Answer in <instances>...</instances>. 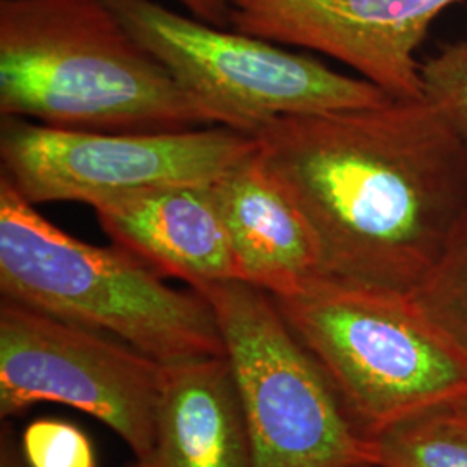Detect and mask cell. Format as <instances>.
Segmentation results:
<instances>
[{"mask_svg": "<svg viewBox=\"0 0 467 467\" xmlns=\"http://www.w3.org/2000/svg\"><path fill=\"white\" fill-rule=\"evenodd\" d=\"M210 301L250 436L253 467H374L326 374L272 295L231 279L196 289Z\"/></svg>", "mask_w": 467, "mask_h": 467, "instance_id": "cell-5", "label": "cell"}, {"mask_svg": "<svg viewBox=\"0 0 467 467\" xmlns=\"http://www.w3.org/2000/svg\"><path fill=\"white\" fill-rule=\"evenodd\" d=\"M19 443L28 467H98L92 440L65 419H35Z\"/></svg>", "mask_w": 467, "mask_h": 467, "instance_id": "cell-16", "label": "cell"}, {"mask_svg": "<svg viewBox=\"0 0 467 467\" xmlns=\"http://www.w3.org/2000/svg\"><path fill=\"white\" fill-rule=\"evenodd\" d=\"M212 187L239 281L281 296L322 275L316 235L260 150Z\"/></svg>", "mask_w": 467, "mask_h": 467, "instance_id": "cell-11", "label": "cell"}, {"mask_svg": "<svg viewBox=\"0 0 467 467\" xmlns=\"http://www.w3.org/2000/svg\"><path fill=\"white\" fill-rule=\"evenodd\" d=\"M409 298L467 360V213L453 229L433 270Z\"/></svg>", "mask_w": 467, "mask_h": 467, "instance_id": "cell-14", "label": "cell"}, {"mask_svg": "<svg viewBox=\"0 0 467 467\" xmlns=\"http://www.w3.org/2000/svg\"><path fill=\"white\" fill-rule=\"evenodd\" d=\"M374 467H467V424L441 409L370 440Z\"/></svg>", "mask_w": 467, "mask_h": 467, "instance_id": "cell-13", "label": "cell"}, {"mask_svg": "<svg viewBox=\"0 0 467 467\" xmlns=\"http://www.w3.org/2000/svg\"><path fill=\"white\" fill-rule=\"evenodd\" d=\"M167 378V364L117 337L0 301L2 419L38 403L67 405L106 424L144 459Z\"/></svg>", "mask_w": 467, "mask_h": 467, "instance_id": "cell-8", "label": "cell"}, {"mask_svg": "<svg viewBox=\"0 0 467 467\" xmlns=\"http://www.w3.org/2000/svg\"><path fill=\"white\" fill-rule=\"evenodd\" d=\"M420 92L467 146V36L420 65Z\"/></svg>", "mask_w": 467, "mask_h": 467, "instance_id": "cell-15", "label": "cell"}, {"mask_svg": "<svg viewBox=\"0 0 467 467\" xmlns=\"http://www.w3.org/2000/svg\"><path fill=\"white\" fill-rule=\"evenodd\" d=\"M215 125L256 137L285 117L381 106L388 92L312 56L184 16L156 0H104Z\"/></svg>", "mask_w": 467, "mask_h": 467, "instance_id": "cell-6", "label": "cell"}, {"mask_svg": "<svg viewBox=\"0 0 467 467\" xmlns=\"http://www.w3.org/2000/svg\"><path fill=\"white\" fill-rule=\"evenodd\" d=\"M184 9L191 13V16L198 17L204 23H210L218 28L231 26V11L225 0H175Z\"/></svg>", "mask_w": 467, "mask_h": 467, "instance_id": "cell-17", "label": "cell"}, {"mask_svg": "<svg viewBox=\"0 0 467 467\" xmlns=\"http://www.w3.org/2000/svg\"><path fill=\"white\" fill-rule=\"evenodd\" d=\"M258 150L254 137L212 125L182 132L67 130L2 117V175L32 202L94 206L121 194L213 184Z\"/></svg>", "mask_w": 467, "mask_h": 467, "instance_id": "cell-7", "label": "cell"}, {"mask_svg": "<svg viewBox=\"0 0 467 467\" xmlns=\"http://www.w3.org/2000/svg\"><path fill=\"white\" fill-rule=\"evenodd\" d=\"M0 291L50 317L108 334L175 366L225 357L217 316L196 289L121 246H94L42 217L0 175Z\"/></svg>", "mask_w": 467, "mask_h": 467, "instance_id": "cell-3", "label": "cell"}, {"mask_svg": "<svg viewBox=\"0 0 467 467\" xmlns=\"http://www.w3.org/2000/svg\"><path fill=\"white\" fill-rule=\"evenodd\" d=\"M100 229L163 277L198 289L237 279L212 184L156 187L92 206Z\"/></svg>", "mask_w": 467, "mask_h": 467, "instance_id": "cell-10", "label": "cell"}, {"mask_svg": "<svg viewBox=\"0 0 467 467\" xmlns=\"http://www.w3.org/2000/svg\"><path fill=\"white\" fill-rule=\"evenodd\" d=\"M235 32L320 52L393 96L419 99L418 50L459 0H225Z\"/></svg>", "mask_w": 467, "mask_h": 467, "instance_id": "cell-9", "label": "cell"}, {"mask_svg": "<svg viewBox=\"0 0 467 467\" xmlns=\"http://www.w3.org/2000/svg\"><path fill=\"white\" fill-rule=\"evenodd\" d=\"M272 298L368 440L467 393L466 358L409 295L317 275Z\"/></svg>", "mask_w": 467, "mask_h": 467, "instance_id": "cell-4", "label": "cell"}, {"mask_svg": "<svg viewBox=\"0 0 467 467\" xmlns=\"http://www.w3.org/2000/svg\"><path fill=\"white\" fill-rule=\"evenodd\" d=\"M125 467H253L227 357L168 366L152 451Z\"/></svg>", "mask_w": 467, "mask_h": 467, "instance_id": "cell-12", "label": "cell"}, {"mask_svg": "<svg viewBox=\"0 0 467 467\" xmlns=\"http://www.w3.org/2000/svg\"><path fill=\"white\" fill-rule=\"evenodd\" d=\"M441 410H443L445 414H449L451 418L457 419V420L467 424V393L451 401L449 405H445Z\"/></svg>", "mask_w": 467, "mask_h": 467, "instance_id": "cell-19", "label": "cell"}, {"mask_svg": "<svg viewBox=\"0 0 467 467\" xmlns=\"http://www.w3.org/2000/svg\"><path fill=\"white\" fill-rule=\"evenodd\" d=\"M254 139L322 275L410 295L467 213V146L424 98L279 118Z\"/></svg>", "mask_w": 467, "mask_h": 467, "instance_id": "cell-1", "label": "cell"}, {"mask_svg": "<svg viewBox=\"0 0 467 467\" xmlns=\"http://www.w3.org/2000/svg\"><path fill=\"white\" fill-rule=\"evenodd\" d=\"M0 115L127 134L215 125L104 0H0Z\"/></svg>", "mask_w": 467, "mask_h": 467, "instance_id": "cell-2", "label": "cell"}, {"mask_svg": "<svg viewBox=\"0 0 467 467\" xmlns=\"http://www.w3.org/2000/svg\"><path fill=\"white\" fill-rule=\"evenodd\" d=\"M0 467H28L25 462L19 436L9 422L0 430Z\"/></svg>", "mask_w": 467, "mask_h": 467, "instance_id": "cell-18", "label": "cell"}]
</instances>
